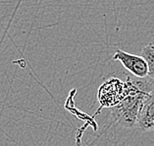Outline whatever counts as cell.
Masks as SVG:
<instances>
[{
    "label": "cell",
    "mask_w": 154,
    "mask_h": 146,
    "mask_svg": "<svg viewBox=\"0 0 154 146\" xmlns=\"http://www.w3.org/2000/svg\"><path fill=\"white\" fill-rule=\"evenodd\" d=\"M141 57L145 59L148 68V77L154 80V46H144L141 51Z\"/></svg>",
    "instance_id": "obj_4"
},
{
    "label": "cell",
    "mask_w": 154,
    "mask_h": 146,
    "mask_svg": "<svg viewBox=\"0 0 154 146\" xmlns=\"http://www.w3.org/2000/svg\"><path fill=\"white\" fill-rule=\"evenodd\" d=\"M113 59L121 62L122 65L137 78H144L148 76L147 63L141 55L117 50L113 55Z\"/></svg>",
    "instance_id": "obj_2"
},
{
    "label": "cell",
    "mask_w": 154,
    "mask_h": 146,
    "mask_svg": "<svg viewBox=\"0 0 154 146\" xmlns=\"http://www.w3.org/2000/svg\"><path fill=\"white\" fill-rule=\"evenodd\" d=\"M149 92L140 91L125 97L112 108L111 117L115 122L124 127H134L141 104Z\"/></svg>",
    "instance_id": "obj_1"
},
{
    "label": "cell",
    "mask_w": 154,
    "mask_h": 146,
    "mask_svg": "<svg viewBox=\"0 0 154 146\" xmlns=\"http://www.w3.org/2000/svg\"><path fill=\"white\" fill-rule=\"evenodd\" d=\"M136 127L143 132L154 130V89L146 95L141 104L137 115Z\"/></svg>",
    "instance_id": "obj_3"
}]
</instances>
